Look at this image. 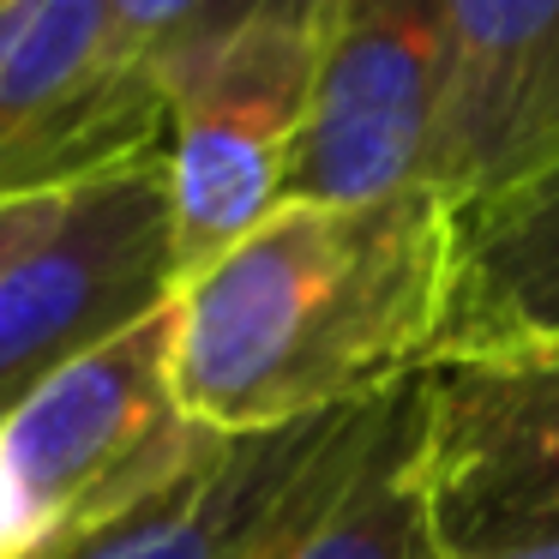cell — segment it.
I'll return each mask as SVG.
<instances>
[{
  "mask_svg": "<svg viewBox=\"0 0 559 559\" xmlns=\"http://www.w3.org/2000/svg\"><path fill=\"white\" fill-rule=\"evenodd\" d=\"M463 217L433 187L367 205L283 199L175 289L169 379L211 439H253L427 373Z\"/></svg>",
  "mask_w": 559,
  "mask_h": 559,
  "instance_id": "obj_1",
  "label": "cell"
},
{
  "mask_svg": "<svg viewBox=\"0 0 559 559\" xmlns=\"http://www.w3.org/2000/svg\"><path fill=\"white\" fill-rule=\"evenodd\" d=\"M169 331L175 301L67 361L0 415V457L19 475L49 547L139 511L217 445L175 403Z\"/></svg>",
  "mask_w": 559,
  "mask_h": 559,
  "instance_id": "obj_2",
  "label": "cell"
},
{
  "mask_svg": "<svg viewBox=\"0 0 559 559\" xmlns=\"http://www.w3.org/2000/svg\"><path fill=\"white\" fill-rule=\"evenodd\" d=\"M319 25L325 0H271L169 85L163 181L175 223V289L289 199L319 73Z\"/></svg>",
  "mask_w": 559,
  "mask_h": 559,
  "instance_id": "obj_3",
  "label": "cell"
},
{
  "mask_svg": "<svg viewBox=\"0 0 559 559\" xmlns=\"http://www.w3.org/2000/svg\"><path fill=\"white\" fill-rule=\"evenodd\" d=\"M163 139L169 97L109 0H13L0 13V211L67 199Z\"/></svg>",
  "mask_w": 559,
  "mask_h": 559,
  "instance_id": "obj_4",
  "label": "cell"
},
{
  "mask_svg": "<svg viewBox=\"0 0 559 559\" xmlns=\"http://www.w3.org/2000/svg\"><path fill=\"white\" fill-rule=\"evenodd\" d=\"M175 301L163 151L61 199V217L0 265V415Z\"/></svg>",
  "mask_w": 559,
  "mask_h": 559,
  "instance_id": "obj_5",
  "label": "cell"
},
{
  "mask_svg": "<svg viewBox=\"0 0 559 559\" xmlns=\"http://www.w3.org/2000/svg\"><path fill=\"white\" fill-rule=\"evenodd\" d=\"M421 487L445 559L559 542V337L427 367Z\"/></svg>",
  "mask_w": 559,
  "mask_h": 559,
  "instance_id": "obj_6",
  "label": "cell"
},
{
  "mask_svg": "<svg viewBox=\"0 0 559 559\" xmlns=\"http://www.w3.org/2000/svg\"><path fill=\"white\" fill-rule=\"evenodd\" d=\"M445 97V0H325L289 199L367 205L427 187Z\"/></svg>",
  "mask_w": 559,
  "mask_h": 559,
  "instance_id": "obj_7",
  "label": "cell"
},
{
  "mask_svg": "<svg viewBox=\"0 0 559 559\" xmlns=\"http://www.w3.org/2000/svg\"><path fill=\"white\" fill-rule=\"evenodd\" d=\"M391 391L277 433L217 439L175 487L43 559H265L367 457Z\"/></svg>",
  "mask_w": 559,
  "mask_h": 559,
  "instance_id": "obj_8",
  "label": "cell"
},
{
  "mask_svg": "<svg viewBox=\"0 0 559 559\" xmlns=\"http://www.w3.org/2000/svg\"><path fill=\"white\" fill-rule=\"evenodd\" d=\"M559 163V0H445L427 187L457 217Z\"/></svg>",
  "mask_w": 559,
  "mask_h": 559,
  "instance_id": "obj_9",
  "label": "cell"
},
{
  "mask_svg": "<svg viewBox=\"0 0 559 559\" xmlns=\"http://www.w3.org/2000/svg\"><path fill=\"white\" fill-rule=\"evenodd\" d=\"M559 337V163L463 217L457 283L427 367Z\"/></svg>",
  "mask_w": 559,
  "mask_h": 559,
  "instance_id": "obj_10",
  "label": "cell"
},
{
  "mask_svg": "<svg viewBox=\"0 0 559 559\" xmlns=\"http://www.w3.org/2000/svg\"><path fill=\"white\" fill-rule=\"evenodd\" d=\"M265 559H445L421 487V373L391 391L367 457Z\"/></svg>",
  "mask_w": 559,
  "mask_h": 559,
  "instance_id": "obj_11",
  "label": "cell"
},
{
  "mask_svg": "<svg viewBox=\"0 0 559 559\" xmlns=\"http://www.w3.org/2000/svg\"><path fill=\"white\" fill-rule=\"evenodd\" d=\"M265 7L271 0H109L127 49L157 73L163 97L187 67H199L211 49H223Z\"/></svg>",
  "mask_w": 559,
  "mask_h": 559,
  "instance_id": "obj_12",
  "label": "cell"
},
{
  "mask_svg": "<svg viewBox=\"0 0 559 559\" xmlns=\"http://www.w3.org/2000/svg\"><path fill=\"white\" fill-rule=\"evenodd\" d=\"M61 217V199H37V205H13V211H0V265L13 253H25L31 241H37L49 223Z\"/></svg>",
  "mask_w": 559,
  "mask_h": 559,
  "instance_id": "obj_13",
  "label": "cell"
},
{
  "mask_svg": "<svg viewBox=\"0 0 559 559\" xmlns=\"http://www.w3.org/2000/svg\"><path fill=\"white\" fill-rule=\"evenodd\" d=\"M511 559H559V542H547V547H530V554H511Z\"/></svg>",
  "mask_w": 559,
  "mask_h": 559,
  "instance_id": "obj_14",
  "label": "cell"
},
{
  "mask_svg": "<svg viewBox=\"0 0 559 559\" xmlns=\"http://www.w3.org/2000/svg\"><path fill=\"white\" fill-rule=\"evenodd\" d=\"M7 7H13V0H0V13H7Z\"/></svg>",
  "mask_w": 559,
  "mask_h": 559,
  "instance_id": "obj_15",
  "label": "cell"
}]
</instances>
